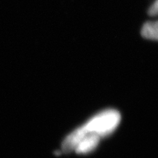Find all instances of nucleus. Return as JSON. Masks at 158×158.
Wrapping results in <instances>:
<instances>
[{
    "instance_id": "obj_1",
    "label": "nucleus",
    "mask_w": 158,
    "mask_h": 158,
    "mask_svg": "<svg viewBox=\"0 0 158 158\" xmlns=\"http://www.w3.org/2000/svg\"><path fill=\"white\" fill-rule=\"evenodd\" d=\"M120 119L121 115L119 112L114 109H108L91 118L81 127L86 133L104 138L110 135L117 127Z\"/></svg>"
},
{
    "instance_id": "obj_2",
    "label": "nucleus",
    "mask_w": 158,
    "mask_h": 158,
    "mask_svg": "<svg viewBox=\"0 0 158 158\" xmlns=\"http://www.w3.org/2000/svg\"><path fill=\"white\" fill-rule=\"evenodd\" d=\"M141 35L144 38L157 40L158 36L157 23L147 22L144 23L141 29Z\"/></svg>"
},
{
    "instance_id": "obj_3",
    "label": "nucleus",
    "mask_w": 158,
    "mask_h": 158,
    "mask_svg": "<svg viewBox=\"0 0 158 158\" xmlns=\"http://www.w3.org/2000/svg\"><path fill=\"white\" fill-rule=\"evenodd\" d=\"M157 13V1H155V2L154 3L153 5H152V7H150L149 10V14L150 15H155Z\"/></svg>"
}]
</instances>
